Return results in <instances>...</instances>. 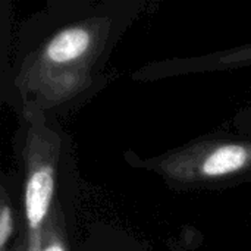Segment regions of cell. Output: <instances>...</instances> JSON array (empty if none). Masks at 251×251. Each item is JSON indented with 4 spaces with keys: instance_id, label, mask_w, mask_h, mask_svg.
<instances>
[{
    "instance_id": "6da1fadb",
    "label": "cell",
    "mask_w": 251,
    "mask_h": 251,
    "mask_svg": "<svg viewBox=\"0 0 251 251\" xmlns=\"http://www.w3.org/2000/svg\"><path fill=\"white\" fill-rule=\"evenodd\" d=\"M141 0L54 1L22 25L3 97L21 115H71L107 84V65Z\"/></svg>"
},
{
    "instance_id": "7a4b0ae2",
    "label": "cell",
    "mask_w": 251,
    "mask_h": 251,
    "mask_svg": "<svg viewBox=\"0 0 251 251\" xmlns=\"http://www.w3.org/2000/svg\"><path fill=\"white\" fill-rule=\"evenodd\" d=\"M126 162L157 175L178 191H218L251 182V134L213 132L160 154Z\"/></svg>"
},
{
    "instance_id": "3957f363",
    "label": "cell",
    "mask_w": 251,
    "mask_h": 251,
    "mask_svg": "<svg viewBox=\"0 0 251 251\" xmlns=\"http://www.w3.org/2000/svg\"><path fill=\"white\" fill-rule=\"evenodd\" d=\"M18 153L22 165L24 251H41L44 231L56 206L65 140L54 121L38 115H21Z\"/></svg>"
},
{
    "instance_id": "277c9868",
    "label": "cell",
    "mask_w": 251,
    "mask_h": 251,
    "mask_svg": "<svg viewBox=\"0 0 251 251\" xmlns=\"http://www.w3.org/2000/svg\"><path fill=\"white\" fill-rule=\"evenodd\" d=\"M249 68H251V43L216 50L200 56L154 60L137 69L132 75V79L137 82H151L194 74L228 72Z\"/></svg>"
},
{
    "instance_id": "5b68a950",
    "label": "cell",
    "mask_w": 251,
    "mask_h": 251,
    "mask_svg": "<svg viewBox=\"0 0 251 251\" xmlns=\"http://www.w3.org/2000/svg\"><path fill=\"white\" fill-rule=\"evenodd\" d=\"M41 251H71L68 243V231H66V219L63 206L60 201L53 207L43 238Z\"/></svg>"
},
{
    "instance_id": "8992f818",
    "label": "cell",
    "mask_w": 251,
    "mask_h": 251,
    "mask_svg": "<svg viewBox=\"0 0 251 251\" xmlns=\"http://www.w3.org/2000/svg\"><path fill=\"white\" fill-rule=\"evenodd\" d=\"M16 210L10 201V197L1 185L0 190V251H12L16 241Z\"/></svg>"
},
{
    "instance_id": "52a82bcc",
    "label": "cell",
    "mask_w": 251,
    "mask_h": 251,
    "mask_svg": "<svg viewBox=\"0 0 251 251\" xmlns=\"http://www.w3.org/2000/svg\"><path fill=\"white\" fill-rule=\"evenodd\" d=\"M234 126L241 134H251V101L235 115Z\"/></svg>"
},
{
    "instance_id": "ba28073f",
    "label": "cell",
    "mask_w": 251,
    "mask_h": 251,
    "mask_svg": "<svg viewBox=\"0 0 251 251\" xmlns=\"http://www.w3.org/2000/svg\"><path fill=\"white\" fill-rule=\"evenodd\" d=\"M12 251H24V244H22V240H21V238L16 240V243H15L13 250Z\"/></svg>"
}]
</instances>
